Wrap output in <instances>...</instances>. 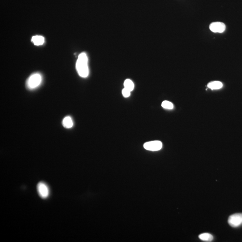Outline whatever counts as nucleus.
Returning <instances> with one entry per match:
<instances>
[{"instance_id":"nucleus-12","label":"nucleus","mask_w":242,"mask_h":242,"mask_svg":"<svg viewBox=\"0 0 242 242\" xmlns=\"http://www.w3.org/2000/svg\"><path fill=\"white\" fill-rule=\"evenodd\" d=\"M161 106L164 109H169V110H171L173 108V104L167 101H164L161 104Z\"/></svg>"},{"instance_id":"nucleus-6","label":"nucleus","mask_w":242,"mask_h":242,"mask_svg":"<svg viewBox=\"0 0 242 242\" xmlns=\"http://www.w3.org/2000/svg\"><path fill=\"white\" fill-rule=\"evenodd\" d=\"M209 29L215 33H222L226 29V25L222 22H214L210 25Z\"/></svg>"},{"instance_id":"nucleus-3","label":"nucleus","mask_w":242,"mask_h":242,"mask_svg":"<svg viewBox=\"0 0 242 242\" xmlns=\"http://www.w3.org/2000/svg\"><path fill=\"white\" fill-rule=\"evenodd\" d=\"M37 189L39 195L42 198L46 199L49 196V188L47 184L43 182H40L38 183Z\"/></svg>"},{"instance_id":"nucleus-5","label":"nucleus","mask_w":242,"mask_h":242,"mask_svg":"<svg viewBox=\"0 0 242 242\" xmlns=\"http://www.w3.org/2000/svg\"><path fill=\"white\" fill-rule=\"evenodd\" d=\"M146 150L151 151H159L162 147V143L160 141H153L146 142L144 145Z\"/></svg>"},{"instance_id":"nucleus-2","label":"nucleus","mask_w":242,"mask_h":242,"mask_svg":"<svg viewBox=\"0 0 242 242\" xmlns=\"http://www.w3.org/2000/svg\"><path fill=\"white\" fill-rule=\"evenodd\" d=\"M42 81V76L39 73L33 74L28 78L26 82L27 88L35 89L40 86Z\"/></svg>"},{"instance_id":"nucleus-9","label":"nucleus","mask_w":242,"mask_h":242,"mask_svg":"<svg viewBox=\"0 0 242 242\" xmlns=\"http://www.w3.org/2000/svg\"><path fill=\"white\" fill-rule=\"evenodd\" d=\"M207 86L208 88L211 89H219L222 87L223 84L221 82L216 81L209 83L208 84Z\"/></svg>"},{"instance_id":"nucleus-7","label":"nucleus","mask_w":242,"mask_h":242,"mask_svg":"<svg viewBox=\"0 0 242 242\" xmlns=\"http://www.w3.org/2000/svg\"><path fill=\"white\" fill-rule=\"evenodd\" d=\"M45 39L43 36H35L32 37V42L35 45L39 46L44 44Z\"/></svg>"},{"instance_id":"nucleus-1","label":"nucleus","mask_w":242,"mask_h":242,"mask_svg":"<svg viewBox=\"0 0 242 242\" xmlns=\"http://www.w3.org/2000/svg\"><path fill=\"white\" fill-rule=\"evenodd\" d=\"M76 68L79 76L82 78L88 76V58L85 52H82L78 56L76 61Z\"/></svg>"},{"instance_id":"nucleus-4","label":"nucleus","mask_w":242,"mask_h":242,"mask_svg":"<svg viewBox=\"0 0 242 242\" xmlns=\"http://www.w3.org/2000/svg\"><path fill=\"white\" fill-rule=\"evenodd\" d=\"M229 224L233 227H237L242 224V213H236L231 215L229 217Z\"/></svg>"},{"instance_id":"nucleus-11","label":"nucleus","mask_w":242,"mask_h":242,"mask_svg":"<svg viewBox=\"0 0 242 242\" xmlns=\"http://www.w3.org/2000/svg\"><path fill=\"white\" fill-rule=\"evenodd\" d=\"M124 88L128 90L130 92H132L134 89L135 86H134L133 82L131 79H127L125 81L124 83Z\"/></svg>"},{"instance_id":"nucleus-13","label":"nucleus","mask_w":242,"mask_h":242,"mask_svg":"<svg viewBox=\"0 0 242 242\" xmlns=\"http://www.w3.org/2000/svg\"><path fill=\"white\" fill-rule=\"evenodd\" d=\"M131 92H130L128 90L125 88L123 89V90H122V94H123V96L125 98L128 97L130 96Z\"/></svg>"},{"instance_id":"nucleus-8","label":"nucleus","mask_w":242,"mask_h":242,"mask_svg":"<svg viewBox=\"0 0 242 242\" xmlns=\"http://www.w3.org/2000/svg\"><path fill=\"white\" fill-rule=\"evenodd\" d=\"M62 125L66 128H70L73 126V122L70 116L65 117L62 121Z\"/></svg>"},{"instance_id":"nucleus-10","label":"nucleus","mask_w":242,"mask_h":242,"mask_svg":"<svg viewBox=\"0 0 242 242\" xmlns=\"http://www.w3.org/2000/svg\"><path fill=\"white\" fill-rule=\"evenodd\" d=\"M199 238L202 240L206 242H211L213 240V237L211 234L203 233L199 235Z\"/></svg>"}]
</instances>
